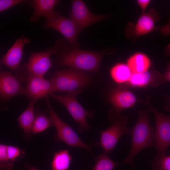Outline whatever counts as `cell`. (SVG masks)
Listing matches in <instances>:
<instances>
[{"label":"cell","instance_id":"obj_1","mask_svg":"<svg viewBox=\"0 0 170 170\" xmlns=\"http://www.w3.org/2000/svg\"><path fill=\"white\" fill-rule=\"evenodd\" d=\"M115 49L109 48L99 51L81 50L73 47L62 39L59 50L55 54L57 67H68L91 72H99L101 61L105 54H112Z\"/></svg>","mask_w":170,"mask_h":170},{"label":"cell","instance_id":"obj_2","mask_svg":"<svg viewBox=\"0 0 170 170\" xmlns=\"http://www.w3.org/2000/svg\"><path fill=\"white\" fill-rule=\"evenodd\" d=\"M150 109L139 111L137 122L131 129V142L129 152L123 162L129 164L131 168L135 166L134 159L136 155L146 148L153 147L155 131L149 120Z\"/></svg>","mask_w":170,"mask_h":170},{"label":"cell","instance_id":"obj_3","mask_svg":"<svg viewBox=\"0 0 170 170\" xmlns=\"http://www.w3.org/2000/svg\"><path fill=\"white\" fill-rule=\"evenodd\" d=\"M92 72L69 68L57 71L52 75L50 80L55 92H72L83 90L92 82Z\"/></svg>","mask_w":170,"mask_h":170},{"label":"cell","instance_id":"obj_4","mask_svg":"<svg viewBox=\"0 0 170 170\" xmlns=\"http://www.w3.org/2000/svg\"><path fill=\"white\" fill-rule=\"evenodd\" d=\"M45 102L52 126L56 130V133L54 136L55 140L59 142H64L70 147L83 149L92 154L91 149L93 146H95V142L88 144L83 142L73 128L58 116L51 106L48 96L46 97Z\"/></svg>","mask_w":170,"mask_h":170},{"label":"cell","instance_id":"obj_5","mask_svg":"<svg viewBox=\"0 0 170 170\" xmlns=\"http://www.w3.org/2000/svg\"><path fill=\"white\" fill-rule=\"evenodd\" d=\"M150 98L146 100H139L148 106L155 117L156 128L153 146L157 151L154 159L160 158L166 155L170 146V116L165 115L153 107L149 102Z\"/></svg>","mask_w":170,"mask_h":170},{"label":"cell","instance_id":"obj_6","mask_svg":"<svg viewBox=\"0 0 170 170\" xmlns=\"http://www.w3.org/2000/svg\"><path fill=\"white\" fill-rule=\"evenodd\" d=\"M83 90H77L62 95L52 93L50 97L54 100L62 104L67 110L75 122L78 124V130L82 132L87 131L91 127L88 124L87 117L92 118L94 112L85 110L78 101L76 96Z\"/></svg>","mask_w":170,"mask_h":170},{"label":"cell","instance_id":"obj_7","mask_svg":"<svg viewBox=\"0 0 170 170\" xmlns=\"http://www.w3.org/2000/svg\"><path fill=\"white\" fill-rule=\"evenodd\" d=\"M45 29L56 30L65 38L73 47L79 48V43L77 37L81 32L75 23L71 18L62 15L59 12L54 11L43 24Z\"/></svg>","mask_w":170,"mask_h":170},{"label":"cell","instance_id":"obj_8","mask_svg":"<svg viewBox=\"0 0 170 170\" xmlns=\"http://www.w3.org/2000/svg\"><path fill=\"white\" fill-rule=\"evenodd\" d=\"M62 41V39H59L53 46L44 51L30 52L28 61L24 66L26 72L44 77L52 66L53 62L51 56L53 54H55L59 50Z\"/></svg>","mask_w":170,"mask_h":170},{"label":"cell","instance_id":"obj_9","mask_svg":"<svg viewBox=\"0 0 170 170\" xmlns=\"http://www.w3.org/2000/svg\"><path fill=\"white\" fill-rule=\"evenodd\" d=\"M112 125L100 132V141L96 142L97 147H102L105 153L108 154L114 150L119 139L123 135H130L131 129L127 125L128 121L126 116L120 115L112 122Z\"/></svg>","mask_w":170,"mask_h":170},{"label":"cell","instance_id":"obj_10","mask_svg":"<svg viewBox=\"0 0 170 170\" xmlns=\"http://www.w3.org/2000/svg\"><path fill=\"white\" fill-rule=\"evenodd\" d=\"M159 19L158 13L155 9L151 8L148 11L142 12L135 24L130 22L127 25L125 31L126 36L134 41L141 36L160 30V27L155 26V23Z\"/></svg>","mask_w":170,"mask_h":170},{"label":"cell","instance_id":"obj_11","mask_svg":"<svg viewBox=\"0 0 170 170\" xmlns=\"http://www.w3.org/2000/svg\"><path fill=\"white\" fill-rule=\"evenodd\" d=\"M107 99L112 107L109 114V119L112 122L120 115L123 109L133 107L136 98L133 93L125 85H119L110 90L107 94Z\"/></svg>","mask_w":170,"mask_h":170},{"label":"cell","instance_id":"obj_12","mask_svg":"<svg viewBox=\"0 0 170 170\" xmlns=\"http://www.w3.org/2000/svg\"><path fill=\"white\" fill-rule=\"evenodd\" d=\"M70 16L81 32L97 22L108 19L110 16V14H96L92 13L84 2L81 0L72 1Z\"/></svg>","mask_w":170,"mask_h":170},{"label":"cell","instance_id":"obj_13","mask_svg":"<svg viewBox=\"0 0 170 170\" xmlns=\"http://www.w3.org/2000/svg\"><path fill=\"white\" fill-rule=\"evenodd\" d=\"M26 73L27 77L23 95L30 99L37 100L46 97L48 95L55 92L53 84L50 79L26 72Z\"/></svg>","mask_w":170,"mask_h":170},{"label":"cell","instance_id":"obj_14","mask_svg":"<svg viewBox=\"0 0 170 170\" xmlns=\"http://www.w3.org/2000/svg\"><path fill=\"white\" fill-rule=\"evenodd\" d=\"M24 88L20 79L16 76L10 72L1 71L0 95L2 101L7 102L17 95H23Z\"/></svg>","mask_w":170,"mask_h":170},{"label":"cell","instance_id":"obj_15","mask_svg":"<svg viewBox=\"0 0 170 170\" xmlns=\"http://www.w3.org/2000/svg\"><path fill=\"white\" fill-rule=\"evenodd\" d=\"M30 42L27 37L24 36H21L17 39L2 57L1 60L2 64L8 67L11 71H16L20 67L24 45Z\"/></svg>","mask_w":170,"mask_h":170},{"label":"cell","instance_id":"obj_16","mask_svg":"<svg viewBox=\"0 0 170 170\" xmlns=\"http://www.w3.org/2000/svg\"><path fill=\"white\" fill-rule=\"evenodd\" d=\"M60 2L58 0H33L30 4L34 9L33 12L30 18L32 23L36 22L41 17L46 19L54 11L55 6Z\"/></svg>","mask_w":170,"mask_h":170},{"label":"cell","instance_id":"obj_17","mask_svg":"<svg viewBox=\"0 0 170 170\" xmlns=\"http://www.w3.org/2000/svg\"><path fill=\"white\" fill-rule=\"evenodd\" d=\"M37 100L30 99L28 105L26 110L17 119L19 126L26 137H31L32 128L35 118L34 105Z\"/></svg>","mask_w":170,"mask_h":170},{"label":"cell","instance_id":"obj_18","mask_svg":"<svg viewBox=\"0 0 170 170\" xmlns=\"http://www.w3.org/2000/svg\"><path fill=\"white\" fill-rule=\"evenodd\" d=\"M150 65L148 57L141 53H137L130 57L127 65L133 73H139L147 71Z\"/></svg>","mask_w":170,"mask_h":170},{"label":"cell","instance_id":"obj_19","mask_svg":"<svg viewBox=\"0 0 170 170\" xmlns=\"http://www.w3.org/2000/svg\"><path fill=\"white\" fill-rule=\"evenodd\" d=\"M71 159L67 150H61L55 152L51 163V170H68Z\"/></svg>","mask_w":170,"mask_h":170},{"label":"cell","instance_id":"obj_20","mask_svg":"<svg viewBox=\"0 0 170 170\" xmlns=\"http://www.w3.org/2000/svg\"><path fill=\"white\" fill-rule=\"evenodd\" d=\"M110 74L112 79L116 82L122 83L128 81L132 73L127 65L118 63L111 68Z\"/></svg>","mask_w":170,"mask_h":170},{"label":"cell","instance_id":"obj_21","mask_svg":"<svg viewBox=\"0 0 170 170\" xmlns=\"http://www.w3.org/2000/svg\"><path fill=\"white\" fill-rule=\"evenodd\" d=\"M52 126L49 116L48 117L43 113H38L35 115L32 128V134H35L42 132Z\"/></svg>","mask_w":170,"mask_h":170},{"label":"cell","instance_id":"obj_22","mask_svg":"<svg viewBox=\"0 0 170 170\" xmlns=\"http://www.w3.org/2000/svg\"><path fill=\"white\" fill-rule=\"evenodd\" d=\"M120 163L114 162L104 152L98 156L92 170H113Z\"/></svg>","mask_w":170,"mask_h":170},{"label":"cell","instance_id":"obj_23","mask_svg":"<svg viewBox=\"0 0 170 170\" xmlns=\"http://www.w3.org/2000/svg\"><path fill=\"white\" fill-rule=\"evenodd\" d=\"M153 79L152 72L147 71L139 73H133L128 81L133 86L143 87L151 84Z\"/></svg>","mask_w":170,"mask_h":170},{"label":"cell","instance_id":"obj_24","mask_svg":"<svg viewBox=\"0 0 170 170\" xmlns=\"http://www.w3.org/2000/svg\"><path fill=\"white\" fill-rule=\"evenodd\" d=\"M152 72L153 79L151 85L153 87L157 86L166 82H170V62H167V67L165 72L160 74L156 71Z\"/></svg>","mask_w":170,"mask_h":170},{"label":"cell","instance_id":"obj_25","mask_svg":"<svg viewBox=\"0 0 170 170\" xmlns=\"http://www.w3.org/2000/svg\"><path fill=\"white\" fill-rule=\"evenodd\" d=\"M7 147V145L0 144V168L2 170H12L14 167L13 163L8 157Z\"/></svg>","mask_w":170,"mask_h":170},{"label":"cell","instance_id":"obj_26","mask_svg":"<svg viewBox=\"0 0 170 170\" xmlns=\"http://www.w3.org/2000/svg\"><path fill=\"white\" fill-rule=\"evenodd\" d=\"M150 163L153 170H170V153L169 155L154 159Z\"/></svg>","mask_w":170,"mask_h":170},{"label":"cell","instance_id":"obj_27","mask_svg":"<svg viewBox=\"0 0 170 170\" xmlns=\"http://www.w3.org/2000/svg\"><path fill=\"white\" fill-rule=\"evenodd\" d=\"M7 154L9 160L13 162L23 157L25 155V151L17 146L7 145Z\"/></svg>","mask_w":170,"mask_h":170},{"label":"cell","instance_id":"obj_28","mask_svg":"<svg viewBox=\"0 0 170 170\" xmlns=\"http://www.w3.org/2000/svg\"><path fill=\"white\" fill-rule=\"evenodd\" d=\"M26 2L24 0H0V12H3L18 4Z\"/></svg>","mask_w":170,"mask_h":170},{"label":"cell","instance_id":"obj_29","mask_svg":"<svg viewBox=\"0 0 170 170\" xmlns=\"http://www.w3.org/2000/svg\"><path fill=\"white\" fill-rule=\"evenodd\" d=\"M161 34L163 36H168L170 34V13L167 22L160 29Z\"/></svg>","mask_w":170,"mask_h":170},{"label":"cell","instance_id":"obj_30","mask_svg":"<svg viewBox=\"0 0 170 170\" xmlns=\"http://www.w3.org/2000/svg\"><path fill=\"white\" fill-rule=\"evenodd\" d=\"M150 1V0H138L137 2L138 5L142 9L143 12H145Z\"/></svg>","mask_w":170,"mask_h":170},{"label":"cell","instance_id":"obj_31","mask_svg":"<svg viewBox=\"0 0 170 170\" xmlns=\"http://www.w3.org/2000/svg\"><path fill=\"white\" fill-rule=\"evenodd\" d=\"M165 54L167 56H170V44L165 47L163 49Z\"/></svg>","mask_w":170,"mask_h":170},{"label":"cell","instance_id":"obj_32","mask_svg":"<svg viewBox=\"0 0 170 170\" xmlns=\"http://www.w3.org/2000/svg\"><path fill=\"white\" fill-rule=\"evenodd\" d=\"M167 97L169 105L168 106H167V107L166 108V109L167 110H170V95H169Z\"/></svg>","mask_w":170,"mask_h":170},{"label":"cell","instance_id":"obj_33","mask_svg":"<svg viewBox=\"0 0 170 170\" xmlns=\"http://www.w3.org/2000/svg\"><path fill=\"white\" fill-rule=\"evenodd\" d=\"M28 170H38L35 167H34V166H32L29 169H28Z\"/></svg>","mask_w":170,"mask_h":170}]
</instances>
